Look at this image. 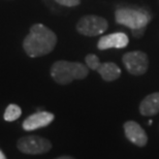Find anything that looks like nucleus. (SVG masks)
Wrapping results in <instances>:
<instances>
[{
	"mask_svg": "<svg viewBox=\"0 0 159 159\" xmlns=\"http://www.w3.org/2000/svg\"><path fill=\"white\" fill-rule=\"evenodd\" d=\"M57 44V35L43 24H34L30 32L25 37L23 48L25 53L31 58H36L50 54Z\"/></svg>",
	"mask_w": 159,
	"mask_h": 159,
	"instance_id": "1",
	"label": "nucleus"
},
{
	"mask_svg": "<svg viewBox=\"0 0 159 159\" xmlns=\"http://www.w3.org/2000/svg\"><path fill=\"white\" fill-rule=\"evenodd\" d=\"M89 74V68L80 62H69L59 60L52 65L51 75L60 85L70 84L75 80L85 79Z\"/></svg>",
	"mask_w": 159,
	"mask_h": 159,
	"instance_id": "2",
	"label": "nucleus"
},
{
	"mask_svg": "<svg viewBox=\"0 0 159 159\" xmlns=\"http://www.w3.org/2000/svg\"><path fill=\"white\" fill-rule=\"evenodd\" d=\"M151 16L144 8L119 7L115 11V20L118 24L133 29L146 28L151 21Z\"/></svg>",
	"mask_w": 159,
	"mask_h": 159,
	"instance_id": "3",
	"label": "nucleus"
},
{
	"mask_svg": "<svg viewBox=\"0 0 159 159\" xmlns=\"http://www.w3.org/2000/svg\"><path fill=\"white\" fill-rule=\"evenodd\" d=\"M109 27L104 18L95 15H87L81 18L77 23V30L85 36H96L102 34Z\"/></svg>",
	"mask_w": 159,
	"mask_h": 159,
	"instance_id": "4",
	"label": "nucleus"
},
{
	"mask_svg": "<svg viewBox=\"0 0 159 159\" xmlns=\"http://www.w3.org/2000/svg\"><path fill=\"white\" fill-rule=\"evenodd\" d=\"M123 64L130 75H142L146 74L149 67L147 54L142 51H132L126 53L122 58Z\"/></svg>",
	"mask_w": 159,
	"mask_h": 159,
	"instance_id": "5",
	"label": "nucleus"
},
{
	"mask_svg": "<svg viewBox=\"0 0 159 159\" xmlns=\"http://www.w3.org/2000/svg\"><path fill=\"white\" fill-rule=\"evenodd\" d=\"M18 148L25 154H43L47 153L52 148V144L49 139L40 138L37 135H28L19 139Z\"/></svg>",
	"mask_w": 159,
	"mask_h": 159,
	"instance_id": "6",
	"label": "nucleus"
},
{
	"mask_svg": "<svg viewBox=\"0 0 159 159\" xmlns=\"http://www.w3.org/2000/svg\"><path fill=\"white\" fill-rule=\"evenodd\" d=\"M124 131H125L126 138L132 144L139 146V147H144L147 144L148 136L139 123L134 122V121H127L124 124Z\"/></svg>",
	"mask_w": 159,
	"mask_h": 159,
	"instance_id": "7",
	"label": "nucleus"
},
{
	"mask_svg": "<svg viewBox=\"0 0 159 159\" xmlns=\"http://www.w3.org/2000/svg\"><path fill=\"white\" fill-rule=\"evenodd\" d=\"M128 36L123 32H115L107 34L102 37L97 43V48L99 50L107 49H123L128 44Z\"/></svg>",
	"mask_w": 159,
	"mask_h": 159,
	"instance_id": "8",
	"label": "nucleus"
},
{
	"mask_svg": "<svg viewBox=\"0 0 159 159\" xmlns=\"http://www.w3.org/2000/svg\"><path fill=\"white\" fill-rule=\"evenodd\" d=\"M54 120V115L49 112H37L33 115H30L27 119H25L23 122V128L27 131H32V130L46 127L52 123Z\"/></svg>",
	"mask_w": 159,
	"mask_h": 159,
	"instance_id": "9",
	"label": "nucleus"
},
{
	"mask_svg": "<svg viewBox=\"0 0 159 159\" xmlns=\"http://www.w3.org/2000/svg\"><path fill=\"white\" fill-rule=\"evenodd\" d=\"M139 112L143 116H154L159 113V92L148 95L142 100Z\"/></svg>",
	"mask_w": 159,
	"mask_h": 159,
	"instance_id": "10",
	"label": "nucleus"
},
{
	"mask_svg": "<svg viewBox=\"0 0 159 159\" xmlns=\"http://www.w3.org/2000/svg\"><path fill=\"white\" fill-rule=\"evenodd\" d=\"M100 77L107 82H113L121 75V69L117 64L113 62L100 63L99 67L96 70Z\"/></svg>",
	"mask_w": 159,
	"mask_h": 159,
	"instance_id": "11",
	"label": "nucleus"
},
{
	"mask_svg": "<svg viewBox=\"0 0 159 159\" xmlns=\"http://www.w3.org/2000/svg\"><path fill=\"white\" fill-rule=\"evenodd\" d=\"M21 115L22 110L20 107L17 104H9L4 112V120L8 121V122H12V121L20 118Z\"/></svg>",
	"mask_w": 159,
	"mask_h": 159,
	"instance_id": "12",
	"label": "nucleus"
},
{
	"mask_svg": "<svg viewBox=\"0 0 159 159\" xmlns=\"http://www.w3.org/2000/svg\"><path fill=\"white\" fill-rule=\"evenodd\" d=\"M85 61H86L87 67L90 69H93V70H97V68L99 67V65H100L99 59H98V57L96 55H94V54H89V55L86 56Z\"/></svg>",
	"mask_w": 159,
	"mask_h": 159,
	"instance_id": "13",
	"label": "nucleus"
},
{
	"mask_svg": "<svg viewBox=\"0 0 159 159\" xmlns=\"http://www.w3.org/2000/svg\"><path fill=\"white\" fill-rule=\"evenodd\" d=\"M60 5L66 6V7H74L81 3V0H55Z\"/></svg>",
	"mask_w": 159,
	"mask_h": 159,
	"instance_id": "14",
	"label": "nucleus"
},
{
	"mask_svg": "<svg viewBox=\"0 0 159 159\" xmlns=\"http://www.w3.org/2000/svg\"><path fill=\"white\" fill-rule=\"evenodd\" d=\"M145 30L146 28H139V29H133L131 30V34L134 37H138V39H139V37H142L143 35H144L145 33Z\"/></svg>",
	"mask_w": 159,
	"mask_h": 159,
	"instance_id": "15",
	"label": "nucleus"
},
{
	"mask_svg": "<svg viewBox=\"0 0 159 159\" xmlns=\"http://www.w3.org/2000/svg\"><path fill=\"white\" fill-rule=\"evenodd\" d=\"M56 159H75V158H72L70 156H61V157H58V158H56Z\"/></svg>",
	"mask_w": 159,
	"mask_h": 159,
	"instance_id": "16",
	"label": "nucleus"
},
{
	"mask_svg": "<svg viewBox=\"0 0 159 159\" xmlns=\"http://www.w3.org/2000/svg\"><path fill=\"white\" fill-rule=\"evenodd\" d=\"M0 159H6V157H5V155L3 154V152L0 150Z\"/></svg>",
	"mask_w": 159,
	"mask_h": 159,
	"instance_id": "17",
	"label": "nucleus"
}]
</instances>
